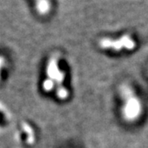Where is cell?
Segmentation results:
<instances>
[{
    "label": "cell",
    "instance_id": "obj_1",
    "mask_svg": "<svg viewBox=\"0 0 148 148\" xmlns=\"http://www.w3.org/2000/svg\"><path fill=\"white\" fill-rule=\"evenodd\" d=\"M65 76V71L61 68L58 56L52 55L48 59L45 67L44 79L41 83L43 91L47 94L54 91L59 100L66 99L69 91L64 85Z\"/></svg>",
    "mask_w": 148,
    "mask_h": 148
},
{
    "label": "cell",
    "instance_id": "obj_2",
    "mask_svg": "<svg viewBox=\"0 0 148 148\" xmlns=\"http://www.w3.org/2000/svg\"><path fill=\"white\" fill-rule=\"evenodd\" d=\"M15 137L25 147H32L36 142V132L32 123L27 120L21 121L16 126Z\"/></svg>",
    "mask_w": 148,
    "mask_h": 148
},
{
    "label": "cell",
    "instance_id": "obj_3",
    "mask_svg": "<svg viewBox=\"0 0 148 148\" xmlns=\"http://www.w3.org/2000/svg\"><path fill=\"white\" fill-rule=\"evenodd\" d=\"M123 114L129 119H136L142 111L141 101L136 95H132L123 104Z\"/></svg>",
    "mask_w": 148,
    "mask_h": 148
},
{
    "label": "cell",
    "instance_id": "obj_4",
    "mask_svg": "<svg viewBox=\"0 0 148 148\" xmlns=\"http://www.w3.org/2000/svg\"><path fill=\"white\" fill-rule=\"evenodd\" d=\"M10 69V62L5 54L0 53V85L7 78Z\"/></svg>",
    "mask_w": 148,
    "mask_h": 148
},
{
    "label": "cell",
    "instance_id": "obj_5",
    "mask_svg": "<svg viewBox=\"0 0 148 148\" xmlns=\"http://www.w3.org/2000/svg\"><path fill=\"white\" fill-rule=\"evenodd\" d=\"M10 113L4 105L0 103V132L4 130L10 123Z\"/></svg>",
    "mask_w": 148,
    "mask_h": 148
}]
</instances>
